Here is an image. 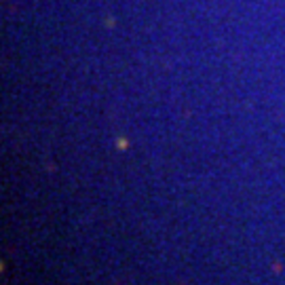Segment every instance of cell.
<instances>
[{
  "label": "cell",
  "mask_w": 285,
  "mask_h": 285,
  "mask_svg": "<svg viewBox=\"0 0 285 285\" xmlns=\"http://www.w3.org/2000/svg\"><path fill=\"white\" fill-rule=\"evenodd\" d=\"M116 146H118V150H125L127 146H129V142H127L125 138H118V142H116Z\"/></svg>",
  "instance_id": "6da1fadb"
}]
</instances>
